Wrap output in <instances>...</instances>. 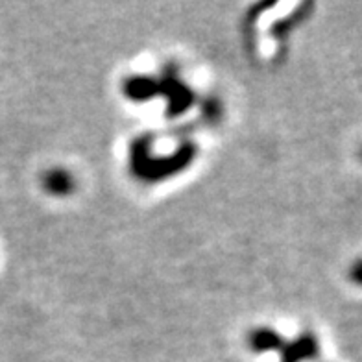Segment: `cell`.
Wrapping results in <instances>:
<instances>
[{
	"mask_svg": "<svg viewBox=\"0 0 362 362\" xmlns=\"http://www.w3.org/2000/svg\"><path fill=\"white\" fill-rule=\"evenodd\" d=\"M45 187L52 194H67L74 187V180L69 172L65 170H50L45 176Z\"/></svg>",
	"mask_w": 362,
	"mask_h": 362,
	"instance_id": "obj_1",
	"label": "cell"
},
{
	"mask_svg": "<svg viewBox=\"0 0 362 362\" xmlns=\"http://www.w3.org/2000/svg\"><path fill=\"white\" fill-rule=\"evenodd\" d=\"M349 276H351L355 285L362 286V259H358V261L353 264L351 270H349Z\"/></svg>",
	"mask_w": 362,
	"mask_h": 362,
	"instance_id": "obj_2",
	"label": "cell"
}]
</instances>
